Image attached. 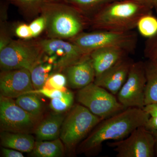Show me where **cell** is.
<instances>
[{
	"label": "cell",
	"mask_w": 157,
	"mask_h": 157,
	"mask_svg": "<svg viewBox=\"0 0 157 157\" xmlns=\"http://www.w3.org/2000/svg\"><path fill=\"white\" fill-rule=\"evenodd\" d=\"M150 116L143 109L128 108L101 121L79 146L86 154L100 151L103 143L126 138L137 128L144 126Z\"/></svg>",
	"instance_id": "1"
},
{
	"label": "cell",
	"mask_w": 157,
	"mask_h": 157,
	"mask_svg": "<svg viewBox=\"0 0 157 157\" xmlns=\"http://www.w3.org/2000/svg\"><path fill=\"white\" fill-rule=\"evenodd\" d=\"M40 13L45 18L48 38L70 40L90 26L89 17L63 1L46 2Z\"/></svg>",
	"instance_id": "2"
},
{
	"label": "cell",
	"mask_w": 157,
	"mask_h": 157,
	"mask_svg": "<svg viewBox=\"0 0 157 157\" xmlns=\"http://www.w3.org/2000/svg\"><path fill=\"white\" fill-rule=\"evenodd\" d=\"M152 10L132 0H119L107 4L90 18V26L95 30L117 32L133 31L137 22Z\"/></svg>",
	"instance_id": "3"
},
{
	"label": "cell",
	"mask_w": 157,
	"mask_h": 157,
	"mask_svg": "<svg viewBox=\"0 0 157 157\" xmlns=\"http://www.w3.org/2000/svg\"><path fill=\"white\" fill-rule=\"evenodd\" d=\"M69 41L90 54L93 50L106 47L122 48L130 54L135 52L138 36L134 31L117 32L95 30L82 32Z\"/></svg>",
	"instance_id": "4"
},
{
	"label": "cell",
	"mask_w": 157,
	"mask_h": 157,
	"mask_svg": "<svg viewBox=\"0 0 157 157\" xmlns=\"http://www.w3.org/2000/svg\"><path fill=\"white\" fill-rule=\"evenodd\" d=\"M102 120L83 105L76 104L65 118L59 138L67 148L73 149L81 144Z\"/></svg>",
	"instance_id": "5"
},
{
	"label": "cell",
	"mask_w": 157,
	"mask_h": 157,
	"mask_svg": "<svg viewBox=\"0 0 157 157\" xmlns=\"http://www.w3.org/2000/svg\"><path fill=\"white\" fill-rule=\"evenodd\" d=\"M44 57L39 41L12 40L0 51V66L2 70L25 69L31 72Z\"/></svg>",
	"instance_id": "6"
},
{
	"label": "cell",
	"mask_w": 157,
	"mask_h": 157,
	"mask_svg": "<svg viewBox=\"0 0 157 157\" xmlns=\"http://www.w3.org/2000/svg\"><path fill=\"white\" fill-rule=\"evenodd\" d=\"M76 99L80 104L103 120L127 109L119 102L116 96L94 82L78 90Z\"/></svg>",
	"instance_id": "7"
},
{
	"label": "cell",
	"mask_w": 157,
	"mask_h": 157,
	"mask_svg": "<svg viewBox=\"0 0 157 157\" xmlns=\"http://www.w3.org/2000/svg\"><path fill=\"white\" fill-rule=\"evenodd\" d=\"M38 41L44 52V61L53 65L54 69L59 73L90 55L76 44L64 39L48 38Z\"/></svg>",
	"instance_id": "8"
},
{
	"label": "cell",
	"mask_w": 157,
	"mask_h": 157,
	"mask_svg": "<svg viewBox=\"0 0 157 157\" xmlns=\"http://www.w3.org/2000/svg\"><path fill=\"white\" fill-rule=\"evenodd\" d=\"M117 157H154L155 140L151 132L142 126L134 130L126 138L108 142Z\"/></svg>",
	"instance_id": "9"
},
{
	"label": "cell",
	"mask_w": 157,
	"mask_h": 157,
	"mask_svg": "<svg viewBox=\"0 0 157 157\" xmlns=\"http://www.w3.org/2000/svg\"><path fill=\"white\" fill-rule=\"evenodd\" d=\"M38 118L18 106L13 99L0 95L2 132L29 134L36 125Z\"/></svg>",
	"instance_id": "10"
},
{
	"label": "cell",
	"mask_w": 157,
	"mask_h": 157,
	"mask_svg": "<svg viewBox=\"0 0 157 157\" xmlns=\"http://www.w3.org/2000/svg\"><path fill=\"white\" fill-rule=\"evenodd\" d=\"M146 84L144 62H134L126 81L117 95L118 101L126 108L143 109Z\"/></svg>",
	"instance_id": "11"
},
{
	"label": "cell",
	"mask_w": 157,
	"mask_h": 157,
	"mask_svg": "<svg viewBox=\"0 0 157 157\" xmlns=\"http://www.w3.org/2000/svg\"><path fill=\"white\" fill-rule=\"evenodd\" d=\"M34 90L29 70L25 69L2 70L0 75L1 95L14 99Z\"/></svg>",
	"instance_id": "12"
},
{
	"label": "cell",
	"mask_w": 157,
	"mask_h": 157,
	"mask_svg": "<svg viewBox=\"0 0 157 157\" xmlns=\"http://www.w3.org/2000/svg\"><path fill=\"white\" fill-rule=\"evenodd\" d=\"M134 61L127 56L96 77L95 84L116 96L126 81Z\"/></svg>",
	"instance_id": "13"
},
{
	"label": "cell",
	"mask_w": 157,
	"mask_h": 157,
	"mask_svg": "<svg viewBox=\"0 0 157 157\" xmlns=\"http://www.w3.org/2000/svg\"><path fill=\"white\" fill-rule=\"evenodd\" d=\"M70 88L80 90L93 83L96 73L92 61L89 55L81 60L70 65L63 70Z\"/></svg>",
	"instance_id": "14"
},
{
	"label": "cell",
	"mask_w": 157,
	"mask_h": 157,
	"mask_svg": "<svg viewBox=\"0 0 157 157\" xmlns=\"http://www.w3.org/2000/svg\"><path fill=\"white\" fill-rule=\"evenodd\" d=\"M129 53L122 48L106 47L92 51L90 56L92 61L96 77L128 56Z\"/></svg>",
	"instance_id": "15"
},
{
	"label": "cell",
	"mask_w": 157,
	"mask_h": 157,
	"mask_svg": "<svg viewBox=\"0 0 157 157\" xmlns=\"http://www.w3.org/2000/svg\"><path fill=\"white\" fill-rule=\"evenodd\" d=\"M64 115L54 112L42 121L35 129L37 141L55 140L59 138Z\"/></svg>",
	"instance_id": "16"
},
{
	"label": "cell",
	"mask_w": 157,
	"mask_h": 157,
	"mask_svg": "<svg viewBox=\"0 0 157 157\" xmlns=\"http://www.w3.org/2000/svg\"><path fill=\"white\" fill-rule=\"evenodd\" d=\"M0 137L1 144L3 147L21 152H31L36 142L33 136L29 133L2 132Z\"/></svg>",
	"instance_id": "17"
},
{
	"label": "cell",
	"mask_w": 157,
	"mask_h": 157,
	"mask_svg": "<svg viewBox=\"0 0 157 157\" xmlns=\"http://www.w3.org/2000/svg\"><path fill=\"white\" fill-rule=\"evenodd\" d=\"M31 153L33 157H63L64 155L63 143L60 138L53 140H37Z\"/></svg>",
	"instance_id": "18"
},
{
	"label": "cell",
	"mask_w": 157,
	"mask_h": 157,
	"mask_svg": "<svg viewBox=\"0 0 157 157\" xmlns=\"http://www.w3.org/2000/svg\"><path fill=\"white\" fill-rule=\"evenodd\" d=\"M146 84L144 104H157V63L147 59L144 62Z\"/></svg>",
	"instance_id": "19"
},
{
	"label": "cell",
	"mask_w": 157,
	"mask_h": 157,
	"mask_svg": "<svg viewBox=\"0 0 157 157\" xmlns=\"http://www.w3.org/2000/svg\"><path fill=\"white\" fill-rule=\"evenodd\" d=\"M16 104L27 112L39 117L43 110V104L37 93L31 92L19 96L15 100Z\"/></svg>",
	"instance_id": "20"
},
{
	"label": "cell",
	"mask_w": 157,
	"mask_h": 157,
	"mask_svg": "<svg viewBox=\"0 0 157 157\" xmlns=\"http://www.w3.org/2000/svg\"><path fill=\"white\" fill-rule=\"evenodd\" d=\"M119 0H63L78 9L86 16L90 17L109 3Z\"/></svg>",
	"instance_id": "21"
},
{
	"label": "cell",
	"mask_w": 157,
	"mask_h": 157,
	"mask_svg": "<svg viewBox=\"0 0 157 157\" xmlns=\"http://www.w3.org/2000/svg\"><path fill=\"white\" fill-rule=\"evenodd\" d=\"M53 65L48 63H40L31 71V79L35 90L41 89L49 78Z\"/></svg>",
	"instance_id": "22"
},
{
	"label": "cell",
	"mask_w": 157,
	"mask_h": 157,
	"mask_svg": "<svg viewBox=\"0 0 157 157\" xmlns=\"http://www.w3.org/2000/svg\"><path fill=\"white\" fill-rule=\"evenodd\" d=\"M136 28L141 36L147 39L154 36L157 33V17L152 13L144 15L138 20Z\"/></svg>",
	"instance_id": "23"
},
{
	"label": "cell",
	"mask_w": 157,
	"mask_h": 157,
	"mask_svg": "<svg viewBox=\"0 0 157 157\" xmlns=\"http://www.w3.org/2000/svg\"><path fill=\"white\" fill-rule=\"evenodd\" d=\"M74 100L73 92L68 90L60 98L51 99L49 107L54 112L63 113L72 108Z\"/></svg>",
	"instance_id": "24"
},
{
	"label": "cell",
	"mask_w": 157,
	"mask_h": 157,
	"mask_svg": "<svg viewBox=\"0 0 157 157\" xmlns=\"http://www.w3.org/2000/svg\"><path fill=\"white\" fill-rule=\"evenodd\" d=\"M48 0H9L11 4L28 13H40L41 8Z\"/></svg>",
	"instance_id": "25"
},
{
	"label": "cell",
	"mask_w": 157,
	"mask_h": 157,
	"mask_svg": "<svg viewBox=\"0 0 157 157\" xmlns=\"http://www.w3.org/2000/svg\"><path fill=\"white\" fill-rule=\"evenodd\" d=\"M67 84V82L66 76L64 74L58 72L50 75L42 88L48 90H57L66 92L68 90L66 87Z\"/></svg>",
	"instance_id": "26"
},
{
	"label": "cell",
	"mask_w": 157,
	"mask_h": 157,
	"mask_svg": "<svg viewBox=\"0 0 157 157\" xmlns=\"http://www.w3.org/2000/svg\"><path fill=\"white\" fill-rule=\"evenodd\" d=\"M144 54L147 59L157 63V33L145 42Z\"/></svg>",
	"instance_id": "27"
},
{
	"label": "cell",
	"mask_w": 157,
	"mask_h": 157,
	"mask_svg": "<svg viewBox=\"0 0 157 157\" xmlns=\"http://www.w3.org/2000/svg\"><path fill=\"white\" fill-rule=\"evenodd\" d=\"M29 25L33 38L37 37L45 30L46 22L45 17L41 15L40 17H37L36 19L33 21Z\"/></svg>",
	"instance_id": "28"
},
{
	"label": "cell",
	"mask_w": 157,
	"mask_h": 157,
	"mask_svg": "<svg viewBox=\"0 0 157 157\" xmlns=\"http://www.w3.org/2000/svg\"><path fill=\"white\" fill-rule=\"evenodd\" d=\"M15 33L16 36L24 40H28L33 38L29 25L21 24L15 28Z\"/></svg>",
	"instance_id": "29"
},
{
	"label": "cell",
	"mask_w": 157,
	"mask_h": 157,
	"mask_svg": "<svg viewBox=\"0 0 157 157\" xmlns=\"http://www.w3.org/2000/svg\"><path fill=\"white\" fill-rule=\"evenodd\" d=\"M33 92L40 94L42 95L45 96L47 98H50L51 99L54 98H59L63 96L65 92L57 90H48L45 89H41L38 90H34Z\"/></svg>",
	"instance_id": "30"
},
{
	"label": "cell",
	"mask_w": 157,
	"mask_h": 157,
	"mask_svg": "<svg viewBox=\"0 0 157 157\" xmlns=\"http://www.w3.org/2000/svg\"><path fill=\"white\" fill-rule=\"evenodd\" d=\"M12 41L6 29H1L0 38V51L6 47Z\"/></svg>",
	"instance_id": "31"
},
{
	"label": "cell",
	"mask_w": 157,
	"mask_h": 157,
	"mask_svg": "<svg viewBox=\"0 0 157 157\" xmlns=\"http://www.w3.org/2000/svg\"><path fill=\"white\" fill-rule=\"evenodd\" d=\"M2 155L5 157H24L21 152L13 149L2 147Z\"/></svg>",
	"instance_id": "32"
},
{
	"label": "cell",
	"mask_w": 157,
	"mask_h": 157,
	"mask_svg": "<svg viewBox=\"0 0 157 157\" xmlns=\"http://www.w3.org/2000/svg\"><path fill=\"white\" fill-rule=\"evenodd\" d=\"M144 126L149 131H157V116L150 117Z\"/></svg>",
	"instance_id": "33"
},
{
	"label": "cell",
	"mask_w": 157,
	"mask_h": 157,
	"mask_svg": "<svg viewBox=\"0 0 157 157\" xmlns=\"http://www.w3.org/2000/svg\"><path fill=\"white\" fill-rule=\"evenodd\" d=\"M143 109L150 116H157V104L145 105Z\"/></svg>",
	"instance_id": "34"
},
{
	"label": "cell",
	"mask_w": 157,
	"mask_h": 157,
	"mask_svg": "<svg viewBox=\"0 0 157 157\" xmlns=\"http://www.w3.org/2000/svg\"><path fill=\"white\" fill-rule=\"evenodd\" d=\"M132 1L139 3L140 5H143L149 9H153V7L152 4L151 0H132Z\"/></svg>",
	"instance_id": "35"
},
{
	"label": "cell",
	"mask_w": 157,
	"mask_h": 157,
	"mask_svg": "<svg viewBox=\"0 0 157 157\" xmlns=\"http://www.w3.org/2000/svg\"><path fill=\"white\" fill-rule=\"evenodd\" d=\"M150 131L151 132L154 138L155 157H157V130H151Z\"/></svg>",
	"instance_id": "36"
},
{
	"label": "cell",
	"mask_w": 157,
	"mask_h": 157,
	"mask_svg": "<svg viewBox=\"0 0 157 157\" xmlns=\"http://www.w3.org/2000/svg\"><path fill=\"white\" fill-rule=\"evenodd\" d=\"M152 4L153 9H154L155 11L157 13V0H151Z\"/></svg>",
	"instance_id": "37"
},
{
	"label": "cell",
	"mask_w": 157,
	"mask_h": 157,
	"mask_svg": "<svg viewBox=\"0 0 157 157\" xmlns=\"http://www.w3.org/2000/svg\"><path fill=\"white\" fill-rule=\"evenodd\" d=\"M63 0H48V2H61Z\"/></svg>",
	"instance_id": "38"
}]
</instances>
